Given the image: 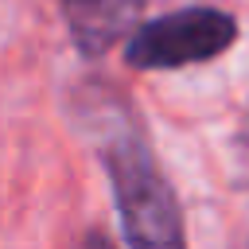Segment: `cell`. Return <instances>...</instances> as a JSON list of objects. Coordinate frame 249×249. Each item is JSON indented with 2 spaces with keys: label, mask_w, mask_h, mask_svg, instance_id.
I'll use <instances>...</instances> for the list:
<instances>
[{
  "label": "cell",
  "mask_w": 249,
  "mask_h": 249,
  "mask_svg": "<svg viewBox=\"0 0 249 249\" xmlns=\"http://www.w3.org/2000/svg\"><path fill=\"white\" fill-rule=\"evenodd\" d=\"M140 4L144 0H62L70 35H74L78 51L89 58L105 54L124 31H136Z\"/></svg>",
  "instance_id": "cell-3"
},
{
  "label": "cell",
  "mask_w": 249,
  "mask_h": 249,
  "mask_svg": "<svg viewBox=\"0 0 249 249\" xmlns=\"http://www.w3.org/2000/svg\"><path fill=\"white\" fill-rule=\"evenodd\" d=\"M101 160L113 183L128 249H187L175 191L163 179L144 136L136 128H113L101 140Z\"/></svg>",
  "instance_id": "cell-1"
},
{
  "label": "cell",
  "mask_w": 249,
  "mask_h": 249,
  "mask_svg": "<svg viewBox=\"0 0 249 249\" xmlns=\"http://www.w3.org/2000/svg\"><path fill=\"white\" fill-rule=\"evenodd\" d=\"M237 39V23L218 8H179L140 23L124 43V62L136 70H175L222 54Z\"/></svg>",
  "instance_id": "cell-2"
},
{
  "label": "cell",
  "mask_w": 249,
  "mask_h": 249,
  "mask_svg": "<svg viewBox=\"0 0 249 249\" xmlns=\"http://www.w3.org/2000/svg\"><path fill=\"white\" fill-rule=\"evenodd\" d=\"M245 140H249V113H245Z\"/></svg>",
  "instance_id": "cell-5"
},
{
  "label": "cell",
  "mask_w": 249,
  "mask_h": 249,
  "mask_svg": "<svg viewBox=\"0 0 249 249\" xmlns=\"http://www.w3.org/2000/svg\"><path fill=\"white\" fill-rule=\"evenodd\" d=\"M82 249H113V241H109L105 233H97V230H93V233H86V241H82Z\"/></svg>",
  "instance_id": "cell-4"
}]
</instances>
